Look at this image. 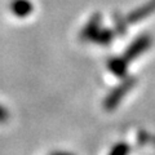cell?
Here are the masks:
<instances>
[{
    "label": "cell",
    "mask_w": 155,
    "mask_h": 155,
    "mask_svg": "<svg viewBox=\"0 0 155 155\" xmlns=\"http://www.w3.org/2000/svg\"><path fill=\"white\" fill-rule=\"evenodd\" d=\"M150 45H151V38L150 36L143 35L141 38H138L134 43H132V44L129 45L127 52H125V54L123 56V60L128 64L130 60L137 58L140 54H142V53L146 51Z\"/></svg>",
    "instance_id": "obj_1"
},
{
    "label": "cell",
    "mask_w": 155,
    "mask_h": 155,
    "mask_svg": "<svg viewBox=\"0 0 155 155\" xmlns=\"http://www.w3.org/2000/svg\"><path fill=\"white\" fill-rule=\"evenodd\" d=\"M133 85V81L129 80V81H125L120 87H118L115 91L111 92V94L107 96V98L105 100V107L107 110L111 109H115L116 106L119 105V102L123 100V97L125 96V93L129 91V88Z\"/></svg>",
    "instance_id": "obj_2"
},
{
    "label": "cell",
    "mask_w": 155,
    "mask_h": 155,
    "mask_svg": "<svg viewBox=\"0 0 155 155\" xmlns=\"http://www.w3.org/2000/svg\"><path fill=\"white\" fill-rule=\"evenodd\" d=\"M127 62H125L122 58H115V60H111L110 64H109V67L110 70L113 71V74L118 75V76H123L125 74V70H127Z\"/></svg>",
    "instance_id": "obj_3"
},
{
    "label": "cell",
    "mask_w": 155,
    "mask_h": 155,
    "mask_svg": "<svg viewBox=\"0 0 155 155\" xmlns=\"http://www.w3.org/2000/svg\"><path fill=\"white\" fill-rule=\"evenodd\" d=\"M109 155H128V147L124 143H118L111 149Z\"/></svg>",
    "instance_id": "obj_4"
},
{
    "label": "cell",
    "mask_w": 155,
    "mask_h": 155,
    "mask_svg": "<svg viewBox=\"0 0 155 155\" xmlns=\"http://www.w3.org/2000/svg\"><path fill=\"white\" fill-rule=\"evenodd\" d=\"M8 118V114H7V111L4 110L2 106H0V122H4Z\"/></svg>",
    "instance_id": "obj_5"
},
{
    "label": "cell",
    "mask_w": 155,
    "mask_h": 155,
    "mask_svg": "<svg viewBox=\"0 0 155 155\" xmlns=\"http://www.w3.org/2000/svg\"><path fill=\"white\" fill-rule=\"evenodd\" d=\"M52 155H74V154H69V153H54Z\"/></svg>",
    "instance_id": "obj_6"
}]
</instances>
